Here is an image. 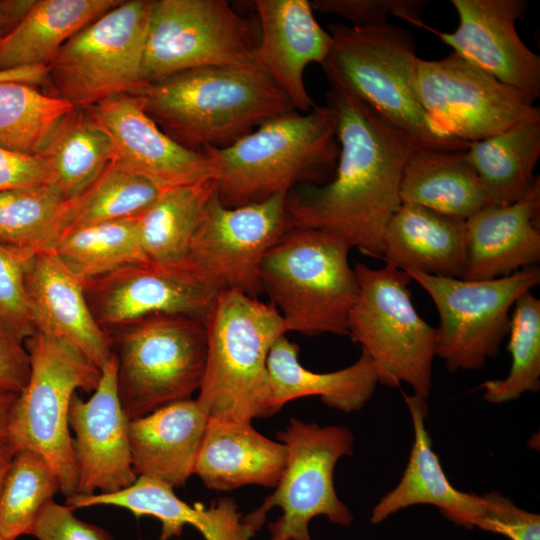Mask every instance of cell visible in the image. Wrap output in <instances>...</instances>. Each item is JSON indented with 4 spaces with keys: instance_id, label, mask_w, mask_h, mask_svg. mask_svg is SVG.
Here are the masks:
<instances>
[{
    "instance_id": "6da1fadb",
    "label": "cell",
    "mask_w": 540,
    "mask_h": 540,
    "mask_svg": "<svg viewBox=\"0 0 540 540\" xmlns=\"http://www.w3.org/2000/svg\"><path fill=\"white\" fill-rule=\"evenodd\" d=\"M326 105L336 118L339 157L333 178L303 184L286 196L291 227L318 229L362 254L382 258L381 239L401 205L404 165L411 141L351 92L331 86Z\"/></svg>"
},
{
    "instance_id": "7a4b0ae2",
    "label": "cell",
    "mask_w": 540,
    "mask_h": 540,
    "mask_svg": "<svg viewBox=\"0 0 540 540\" xmlns=\"http://www.w3.org/2000/svg\"><path fill=\"white\" fill-rule=\"evenodd\" d=\"M135 96L165 134L196 152L226 148L295 111L254 64L185 70L145 85Z\"/></svg>"
},
{
    "instance_id": "3957f363",
    "label": "cell",
    "mask_w": 540,
    "mask_h": 540,
    "mask_svg": "<svg viewBox=\"0 0 540 540\" xmlns=\"http://www.w3.org/2000/svg\"><path fill=\"white\" fill-rule=\"evenodd\" d=\"M202 152L211 161L222 205L260 202L333 178L340 152L336 118L329 106L316 105L272 118L226 148Z\"/></svg>"
},
{
    "instance_id": "277c9868",
    "label": "cell",
    "mask_w": 540,
    "mask_h": 540,
    "mask_svg": "<svg viewBox=\"0 0 540 540\" xmlns=\"http://www.w3.org/2000/svg\"><path fill=\"white\" fill-rule=\"evenodd\" d=\"M332 47L321 67L331 86L351 92L403 133L416 149L465 151L442 134L422 107L416 88L415 43L397 25L355 28L328 25Z\"/></svg>"
},
{
    "instance_id": "5b68a950",
    "label": "cell",
    "mask_w": 540,
    "mask_h": 540,
    "mask_svg": "<svg viewBox=\"0 0 540 540\" xmlns=\"http://www.w3.org/2000/svg\"><path fill=\"white\" fill-rule=\"evenodd\" d=\"M207 357L196 399L209 419L251 422L272 416L267 358L286 335L271 303L237 291L220 292L205 319Z\"/></svg>"
},
{
    "instance_id": "8992f818",
    "label": "cell",
    "mask_w": 540,
    "mask_h": 540,
    "mask_svg": "<svg viewBox=\"0 0 540 540\" xmlns=\"http://www.w3.org/2000/svg\"><path fill=\"white\" fill-rule=\"evenodd\" d=\"M350 250L333 234L297 227L268 250L260 270L261 290L287 333L348 335L349 314L358 296Z\"/></svg>"
},
{
    "instance_id": "52a82bcc",
    "label": "cell",
    "mask_w": 540,
    "mask_h": 540,
    "mask_svg": "<svg viewBox=\"0 0 540 540\" xmlns=\"http://www.w3.org/2000/svg\"><path fill=\"white\" fill-rule=\"evenodd\" d=\"M119 400L132 420L199 390L206 365L205 321L156 314L108 334Z\"/></svg>"
},
{
    "instance_id": "ba28073f",
    "label": "cell",
    "mask_w": 540,
    "mask_h": 540,
    "mask_svg": "<svg viewBox=\"0 0 540 540\" xmlns=\"http://www.w3.org/2000/svg\"><path fill=\"white\" fill-rule=\"evenodd\" d=\"M358 296L350 311L348 335L371 358L379 383L408 384L427 399L432 389L436 328L417 312L405 271L386 264L371 268L357 262Z\"/></svg>"
},
{
    "instance_id": "9c48e42d",
    "label": "cell",
    "mask_w": 540,
    "mask_h": 540,
    "mask_svg": "<svg viewBox=\"0 0 540 540\" xmlns=\"http://www.w3.org/2000/svg\"><path fill=\"white\" fill-rule=\"evenodd\" d=\"M31 373L18 394L8 424L17 450L40 454L56 473L60 492L77 491V471L68 424L70 402L78 389L93 392L101 370L78 348L39 331L24 341Z\"/></svg>"
},
{
    "instance_id": "30bf717a",
    "label": "cell",
    "mask_w": 540,
    "mask_h": 540,
    "mask_svg": "<svg viewBox=\"0 0 540 540\" xmlns=\"http://www.w3.org/2000/svg\"><path fill=\"white\" fill-rule=\"evenodd\" d=\"M276 436L287 448L283 474L275 490L242 518L243 523L256 533L267 513L279 507L282 515L268 524L269 540H312L309 523L318 515L326 516L331 523L349 526L353 515L338 498L333 475L338 460L353 454L351 430L291 418Z\"/></svg>"
},
{
    "instance_id": "8fae6325",
    "label": "cell",
    "mask_w": 540,
    "mask_h": 540,
    "mask_svg": "<svg viewBox=\"0 0 540 540\" xmlns=\"http://www.w3.org/2000/svg\"><path fill=\"white\" fill-rule=\"evenodd\" d=\"M152 4L122 0L68 40L47 67L51 95L87 108L140 91Z\"/></svg>"
},
{
    "instance_id": "7c38bea8",
    "label": "cell",
    "mask_w": 540,
    "mask_h": 540,
    "mask_svg": "<svg viewBox=\"0 0 540 540\" xmlns=\"http://www.w3.org/2000/svg\"><path fill=\"white\" fill-rule=\"evenodd\" d=\"M257 18L225 0H153L142 63L145 85L205 66L254 64Z\"/></svg>"
},
{
    "instance_id": "4fadbf2b",
    "label": "cell",
    "mask_w": 540,
    "mask_h": 540,
    "mask_svg": "<svg viewBox=\"0 0 540 540\" xmlns=\"http://www.w3.org/2000/svg\"><path fill=\"white\" fill-rule=\"evenodd\" d=\"M405 272L436 306V356L451 373L481 369L498 355L515 302L540 283L537 266L489 280Z\"/></svg>"
},
{
    "instance_id": "5bb4252c",
    "label": "cell",
    "mask_w": 540,
    "mask_h": 540,
    "mask_svg": "<svg viewBox=\"0 0 540 540\" xmlns=\"http://www.w3.org/2000/svg\"><path fill=\"white\" fill-rule=\"evenodd\" d=\"M217 186V185H216ZM287 193L229 208L217 188L207 200L191 240L186 262L216 291H237L258 298L260 270L268 250L291 224Z\"/></svg>"
},
{
    "instance_id": "9a60e30c",
    "label": "cell",
    "mask_w": 540,
    "mask_h": 540,
    "mask_svg": "<svg viewBox=\"0 0 540 540\" xmlns=\"http://www.w3.org/2000/svg\"><path fill=\"white\" fill-rule=\"evenodd\" d=\"M416 88L432 124L445 136L465 143L522 122L540 121V109L527 95L455 52L438 60L418 57Z\"/></svg>"
},
{
    "instance_id": "2e32d148",
    "label": "cell",
    "mask_w": 540,
    "mask_h": 540,
    "mask_svg": "<svg viewBox=\"0 0 540 540\" xmlns=\"http://www.w3.org/2000/svg\"><path fill=\"white\" fill-rule=\"evenodd\" d=\"M83 283L92 315L107 335L156 314L205 321L218 295L187 262L131 264Z\"/></svg>"
},
{
    "instance_id": "e0dca14e",
    "label": "cell",
    "mask_w": 540,
    "mask_h": 540,
    "mask_svg": "<svg viewBox=\"0 0 540 540\" xmlns=\"http://www.w3.org/2000/svg\"><path fill=\"white\" fill-rule=\"evenodd\" d=\"M114 356L101 369L89 399L74 394L68 424L74 432L72 451L77 471L76 494L113 493L136 479L129 446V421L118 396Z\"/></svg>"
},
{
    "instance_id": "ac0fdd59",
    "label": "cell",
    "mask_w": 540,
    "mask_h": 540,
    "mask_svg": "<svg viewBox=\"0 0 540 540\" xmlns=\"http://www.w3.org/2000/svg\"><path fill=\"white\" fill-rule=\"evenodd\" d=\"M459 17L454 32L435 34L455 53L532 101L540 97V57L516 30L527 0H452Z\"/></svg>"
},
{
    "instance_id": "d6986e66",
    "label": "cell",
    "mask_w": 540,
    "mask_h": 540,
    "mask_svg": "<svg viewBox=\"0 0 540 540\" xmlns=\"http://www.w3.org/2000/svg\"><path fill=\"white\" fill-rule=\"evenodd\" d=\"M113 145L112 163L162 190L214 178L210 159L165 134L135 95L120 94L87 107Z\"/></svg>"
},
{
    "instance_id": "ffe728a7",
    "label": "cell",
    "mask_w": 540,
    "mask_h": 540,
    "mask_svg": "<svg viewBox=\"0 0 540 540\" xmlns=\"http://www.w3.org/2000/svg\"><path fill=\"white\" fill-rule=\"evenodd\" d=\"M259 42L253 62L288 99L295 111L316 105L304 82L306 67L327 58L332 37L324 30L308 0H255Z\"/></svg>"
},
{
    "instance_id": "44dd1931",
    "label": "cell",
    "mask_w": 540,
    "mask_h": 540,
    "mask_svg": "<svg viewBox=\"0 0 540 540\" xmlns=\"http://www.w3.org/2000/svg\"><path fill=\"white\" fill-rule=\"evenodd\" d=\"M25 288L36 331L72 344L100 370L109 362L111 341L92 315L84 283L54 251L29 259Z\"/></svg>"
},
{
    "instance_id": "7402d4cb",
    "label": "cell",
    "mask_w": 540,
    "mask_h": 540,
    "mask_svg": "<svg viewBox=\"0 0 540 540\" xmlns=\"http://www.w3.org/2000/svg\"><path fill=\"white\" fill-rule=\"evenodd\" d=\"M540 181L522 199L486 205L466 219L467 263L463 279L489 280L540 261Z\"/></svg>"
},
{
    "instance_id": "603a6c76",
    "label": "cell",
    "mask_w": 540,
    "mask_h": 540,
    "mask_svg": "<svg viewBox=\"0 0 540 540\" xmlns=\"http://www.w3.org/2000/svg\"><path fill=\"white\" fill-rule=\"evenodd\" d=\"M169 484L152 477L138 476L129 487L113 493L80 495L66 498L74 510L109 505L129 510L135 517L152 516L161 523L160 540L182 534L186 525L193 526L205 540H251L255 532L247 527L230 497L220 498L208 508L200 502L189 505L181 500Z\"/></svg>"
},
{
    "instance_id": "cb8c5ba5",
    "label": "cell",
    "mask_w": 540,
    "mask_h": 540,
    "mask_svg": "<svg viewBox=\"0 0 540 540\" xmlns=\"http://www.w3.org/2000/svg\"><path fill=\"white\" fill-rule=\"evenodd\" d=\"M409 410L414 441L404 473L394 489L374 506L370 521L378 524L401 509L419 504L436 506L451 522L475 527L483 511V497L454 487L446 476L426 429V399L403 393Z\"/></svg>"
},
{
    "instance_id": "d4e9b609",
    "label": "cell",
    "mask_w": 540,
    "mask_h": 540,
    "mask_svg": "<svg viewBox=\"0 0 540 540\" xmlns=\"http://www.w3.org/2000/svg\"><path fill=\"white\" fill-rule=\"evenodd\" d=\"M382 259L403 271L462 278L467 263L466 220L401 203L381 239Z\"/></svg>"
},
{
    "instance_id": "484cf974",
    "label": "cell",
    "mask_w": 540,
    "mask_h": 540,
    "mask_svg": "<svg viewBox=\"0 0 540 540\" xmlns=\"http://www.w3.org/2000/svg\"><path fill=\"white\" fill-rule=\"evenodd\" d=\"M208 416L192 398L129 421L132 467L137 476L183 486L194 474Z\"/></svg>"
},
{
    "instance_id": "4316f807",
    "label": "cell",
    "mask_w": 540,
    "mask_h": 540,
    "mask_svg": "<svg viewBox=\"0 0 540 540\" xmlns=\"http://www.w3.org/2000/svg\"><path fill=\"white\" fill-rule=\"evenodd\" d=\"M286 461V446L259 433L251 422L208 419L194 474L217 491L246 485L275 488Z\"/></svg>"
},
{
    "instance_id": "83f0119b",
    "label": "cell",
    "mask_w": 540,
    "mask_h": 540,
    "mask_svg": "<svg viewBox=\"0 0 540 540\" xmlns=\"http://www.w3.org/2000/svg\"><path fill=\"white\" fill-rule=\"evenodd\" d=\"M267 371L270 408L274 415L291 400L319 396L328 407L350 413L358 411L372 397L378 376L368 354L350 366L326 373L313 372L299 362V347L286 335L279 337L269 352Z\"/></svg>"
},
{
    "instance_id": "f1b7e54d",
    "label": "cell",
    "mask_w": 540,
    "mask_h": 540,
    "mask_svg": "<svg viewBox=\"0 0 540 540\" xmlns=\"http://www.w3.org/2000/svg\"><path fill=\"white\" fill-rule=\"evenodd\" d=\"M122 0H37L0 40V71L47 68L75 34Z\"/></svg>"
},
{
    "instance_id": "f546056e",
    "label": "cell",
    "mask_w": 540,
    "mask_h": 540,
    "mask_svg": "<svg viewBox=\"0 0 540 540\" xmlns=\"http://www.w3.org/2000/svg\"><path fill=\"white\" fill-rule=\"evenodd\" d=\"M401 203L468 219L487 204L481 181L464 151L415 149L402 172Z\"/></svg>"
},
{
    "instance_id": "4dcf8cb0",
    "label": "cell",
    "mask_w": 540,
    "mask_h": 540,
    "mask_svg": "<svg viewBox=\"0 0 540 540\" xmlns=\"http://www.w3.org/2000/svg\"><path fill=\"white\" fill-rule=\"evenodd\" d=\"M477 173L488 205L519 201L538 182L540 121H526L499 134L471 142L464 151Z\"/></svg>"
},
{
    "instance_id": "1f68e13d",
    "label": "cell",
    "mask_w": 540,
    "mask_h": 540,
    "mask_svg": "<svg viewBox=\"0 0 540 540\" xmlns=\"http://www.w3.org/2000/svg\"><path fill=\"white\" fill-rule=\"evenodd\" d=\"M40 155L67 200L82 195L113 160L112 142L87 108L75 107L53 130Z\"/></svg>"
},
{
    "instance_id": "d6a6232c",
    "label": "cell",
    "mask_w": 540,
    "mask_h": 540,
    "mask_svg": "<svg viewBox=\"0 0 540 540\" xmlns=\"http://www.w3.org/2000/svg\"><path fill=\"white\" fill-rule=\"evenodd\" d=\"M45 74L43 67L0 71L1 147L38 155L59 122L75 109L30 84Z\"/></svg>"
},
{
    "instance_id": "836d02e7",
    "label": "cell",
    "mask_w": 540,
    "mask_h": 540,
    "mask_svg": "<svg viewBox=\"0 0 540 540\" xmlns=\"http://www.w3.org/2000/svg\"><path fill=\"white\" fill-rule=\"evenodd\" d=\"M72 202L52 183L0 192V245L28 259L53 250L70 226Z\"/></svg>"
},
{
    "instance_id": "e575fe53",
    "label": "cell",
    "mask_w": 540,
    "mask_h": 540,
    "mask_svg": "<svg viewBox=\"0 0 540 540\" xmlns=\"http://www.w3.org/2000/svg\"><path fill=\"white\" fill-rule=\"evenodd\" d=\"M214 178L165 189L139 217L138 230L148 262H186L202 210L216 190Z\"/></svg>"
},
{
    "instance_id": "d590c367",
    "label": "cell",
    "mask_w": 540,
    "mask_h": 540,
    "mask_svg": "<svg viewBox=\"0 0 540 540\" xmlns=\"http://www.w3.org/2000/svg\"><path fill=\"white\" fill-rule=\"evenodd\" d=\"M52 251L83 282L131 264L148 262L137 217L69 228Z\"/></svg>"
},
{
    "instance_id": "8d00e7d4",
    "label": "cell",
    "mask_w": 540,
    "mask_h": 540,
    "mask_svg": "<svg viewBox=\"0 0 540 540\" xmlns=\"http://www.w3.org/2000/svg\"><path fill=\"white\" fill-rule=\"evenodd\" d=\"M58 491L59 479L49 463L34 451L17 450L0 492V536L30 535L39 511Z\"/></svg>"
},
{
    "instance_id": "74e56055",
    "label": "cell",
    "mask_w": 540,
    "mask_h": 540,
    "mask_svg": "<svg viewBox=\"0 0 540 540\" xmlns=\"http://www.w3.org/2000/svg\"><path fill=\"white\" fill-rule=\"evenodd\" d=\"M507 350L511 366L504 379L487 380L479 388L483 398L500 404L540 389V299L531 291L515 302L510 316Z\"/></svg>"
},
{
    "instance_id": "f35d334b",
    "label": "cell",
    "mask_w": 540,
    "mask_h": 540,
    "mask_svg": "<svg viewBox=\"0 0 540 540\" xmlns=\"http://www.w3.org/2000/svg\"><path fill=\"white\" fill-rule=\"evenodd\" d=\"M162 191L146 178L111 162L82 195L73 199L69 228L139 217Z\"/></svg>"
},
{
    "instance_id": "ab89813d",
    "label": "cell",
    "mask_w": 540,
    "mask_h": 540,
    "mask_svg": "<svg viewBox=\"0 0 540 540\" xmlns=\"http://www.w3.org/2000/svg\"><path fill=\"white\" fill-rule=\"evenodd\" d=\"M313 11L337 14L355 28H374L388 24V16H396L414 25L424 26L423 0H312Z\"/></svg>"
},
{
    "instance_id": "60d3db41",
    "label": "cell",
    "mask_w": 540,
    "mask_h": 540,
    "mask_svg": "<svg viewBox=\"0 0 540 540\" xmlns=\"http://www.w3.org/2000/svg\"><path fill=\"white\" fill-rule=\"evenodd\" d=\"M29 259L0 245V321L23 342L36 331L25 288Z\"/></svg>"
},
{
    "instance_id": "b9f144b4",
    "label": "cell",
    "mask_w": 540,
    "mask_h": 540,
    "mask_svg": "<svg viewBox=\"0 0 540 540\" xmlns=\"http://www.w3.org/2000/svg\"><path fill=\"white\" fill-rule=\"evenodd\" d=\"M483 511L475 527L510 540H540V516L518 507L498 492L482 495Z\"/></svg>"
},
{
    "instance_id": "7bdbcfd3",
    "label": "cell",
    "mask_w": 540,
    "mask_h": 540,
    "mask_svg": "<svg viewBox=\"0 0 540 540\" xmlns=\"http://www.w3.org/2000/svg\"><path fill=\"white\" fill-rule=\"evenodd\" d=\"M73 510L51 499L39 511L30 535L37 540H114L104 529L77 518Z\"/></svg>"
},
{
    "instance_id": "ee69618b",
    "label": "cell",
    "mask_w": 540,
    "mask_h": 540,
    "mask_svg": "<svg viewBox=\"0 0 540 540\" xmlns=\"http://www.w3.org/2000/svg\"><path fill=\"white\" fill-rule=\"evenodd\" d=\"M31 373L24 342L0 321V391L20 394Z\"/></svg>"
},
{
    "instance_id": "f6af8a7d",
    "label": "cell",
    "mask_w": 540,
    "mask_h": 540,
    "mask_svg": "<svg viewBox=\"0 0 540 540\" xmlns=\"http://www.w3.org/2000/svg\"><path fill=\"white\" fill-rule=\"evenodd\" d=\"M39 183H52L51 171L40 155L0 146V192Z\"/></svg>"
},
{
    "instance_id": "bcb514c9",
    "label": "cell",
    "mask_w": 540,
    "mask_h": 540,
    "mask_svg": "<svg viewBox=\"0 0 540 540\" xmlns=\"http://www.w3.org/2000/svg\"><path fill=\"white\" fill-rule=\"evenodd\" d=\"M33 1L0 0V40L25 16Z\"/></svg>"
},
{
    "instance_id": "7dc6e473",
    "label": "cell",
    "mask_w": 540,
    "mask_h": 540,
    "mask_svg": "<svg viewBox=\"0 0 540 540\" xmlns=\"http://www.w3.org/2000/svg\"><path fill=\"white\" fill-rule=\"evenodd\" d=\"M18 394L0 391V439L8 436V424Z\"/></svg>"
},
{
    "instance_id": "c3c4849f",
    "label": "cell",
    "mask_w": 540,
    "mask_h": 540,
    "mask_svg": "<svg viewBox=\"0 0 540 540\" xmlns=\"http://www.w3.org/2000/svg\"><path fill=\"white\" fill-rule=\"evenodd\" d=\"M16 451V447L10 441L8 436L0 439V492L5 475Z\"/></svg>"
},
{
    "instance_id": "681fc988",
    "label": "cell",
    "mask_w": 540,
    "mask_h": 540,
    "mask_svg": "<svg viewBox=\"0 0 540 540\" xmlns=\"http://www.w3.org/2000/svg\"><path fill=\"white\" fill-rule=\"evenodd\" d=\"M0 540H9V539H6V538H3L2 536H0Z\"/></svg>"
}]
</instances>
